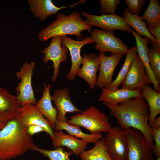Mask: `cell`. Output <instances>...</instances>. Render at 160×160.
I'll return each instance as SVG.
<instances>
[{
	"label": "cell",
	"instance_id": "484cf974",
	"mask_svg": "<svg viewBox=\"0 0 160 160\" xmlns=\"http://www.w3.org/2000/svg\"><path fill=\"white\" fill-rule=\"evenodd\" d=\"M137 54L136 47H133L129 49L126 54L124 63L117 77L109 85L105 88L111 90L118 89L119 87L122 84L126 78Z\"/></svg>",
	"mask_w": 160,
	"mask_h": 160
},
{
	"label": "cell",
	"instance_id": "ffe728a7",
	"mask_svg": "<svg viewBox=\"0 0 160 160\" xmlns=\"http://www.w3.org/2000/svg\"><path fill=\"white\" fill-rule=\"evenodd\" d=\"M102 92L98 99L103 102L115 105L129 100L142 96L140 90H134L121 88L111 90L106 88L102 89Z\"/></svg>",
	"mask_w": 160,
	"mask_h": 160
},
{
	"label": "cell",
	"instance_id": "6da1fadb",
	"mask_svg": "<svg viewBox=\"0 0 160 160\" xmlns=\"http://www.w3.org/2000/svg\"><path fill=\"white\" fill-rule=\"evenodd\" d=\"M103 103L109 109L110 116L116 119L120 128L124 130L132 128L140 131L152 150L154 144L153 134L148 124L149 108L143 97L115 105L104 102Z\"/></svg>",
	"mask_w": 160,
	"mask_h": 160
},
{
	"label": "cell",
	"instance_id": "30bf717a",
	"mask_svg": "<svg viewBox=\"0 0 160 160\" xmlns=\"http://www.w3.org/2000/svg\"><path fill=\"white\" fill-rule=\"evenodd\" d=\"M16 117L23 126L26 127L33 125L40 126L45 129L51 140L54 138V131L50 123L34 104L28 103L20 106Z\"/></svg>",
	"mask_w": 160,
	"mask_h": 160
},
{
	"label": "cell",
	"instance_id": "f546056e",
	"mask_svg": "<svg viewBox=\"0 0 160 160\" xmlns=\"http://www.w3.org/2000/svg\"><path fill=\"white\" fill-rule=\"evenodd\" d=\"M31 151H35L40 153L49 160H71L69 156L73 153L71 151H67L62 147H58L53 150H46L39 148L36 145L33 147Z\"/></svg>",
	"mask_w": 160,
	"mask_h": 160
},
{
	"label": "cell",
	"instance_id": "9c48e42d",
	"mask_svg": "<svg viewBox=\"0 0 160 160\" xmlns=\"http://www.w3.org/2000/svg\"><path fill=\"white\" fill-rule=\"evenodd\" d=\"M81 14L86 18L84 20L86 24L91 27H98L105 31H113L118 30L129 32L132 29L126 23L123 17L116 13L95 15L82 11Z\"/></svg>",
	"mask_w": 160,
	"mask_h": 160
},
{
	"label": "cell",
	"instance_id": "8992f818",
	"mask_svg": "<svg viewBox=\"0 0 160 160\" xmlns=\"http://www.w3.org/2000/svg\"><path fill=\"white\" fill-rule=\"evenodd\" d=\"M35 63H24L20 71L15 75L20 82L16 88V97L21 106L28 103L36 104L37 103L32 84V76L35 68Z\"/></svg>",
	"mask_w": 160,
	"mask_h": 160
},
{
	"label": "cell",
	"instance_id": "d590c367",
	"mask_svg": "<svg viewBox=\"0 0 160 160\" xmlns=\"http://www.w3.org/2000/svg\"><path fill=\"white\" fill-rule=\"evenodd\" d=\"M8 121L0 113V131L6 125Z\"/></svg>",
	"mask_w": 160,
	"mask_h": 160
},
{
	"label": "cell",
	"instance_id": "e575fe53",
	"mask_svg": "<svg viewBox=\"0 0 160 160\" xmlns=\"http://www.w3.org/2000/svg\"><path fill=\"white\" fill-rule=\"evenodd\" d=\"M148 29L156 39L158 45L160 46V21L155 27Z\"/></svg>",
	"mask_w": 160,
	"mask_h": 160
},
{
	"label": "cell",
	"instance_id": "8d00e7d4",
	"mask_svg": "<svg viewBox=\"0 0 160 160\" xmlns=\"http://www.w3.org/2000/svg\"><path fill=\"white\" fill-rule=\"evenodd\" d=\"M156 160H160V157L156 158Z\"/></svg>",
	"mask_w": 160,
	"mask_h": 160
},
{
	"label": "cell",
	"instance_id": "d6a6232c",
	"mask_svg": "<svg viewBox=\"0 0 160 160\" xmlns=\"http://www.w3.org/2000/svg\"><path fill=\"white\" fill-rule=\"evenodd\" d=\"M127 9L132 14L138 15L146 0H126Z\"/></svg>",
	"mask_w": 160,
	"mask_h": 160
},
{
	"label": "cell",
	"instance_id": "7a4b0ae2",
	"mask_svg": "<svg viewBox=\"0 0 160 160\" xmlns=\"http://www.w3.org/2000/svg\"><path fill=\"white\" fill-rule=\"evenodd\" d=\"M16 117L0 131V160H10L25 153L36 146Z\"/></svg>",
	"mask_w": 160,
	"mask_h": 160
},
{
	"label": "cell",
	"instance_id": "2e32d148",
	"mask_svg": "<svg viewBox=\"0 0 160 160\" xmlns=\"http://www.w3.org/2000/svg\"><path fill=\"white\" fill-rule=\"evenodd\" d=\"M52 98L57 112L56 119L66 121L68 120L65 116L67 113H81L82 111L76 107L72 102L67 87L61 89L55 90L52 96Z\"/></svg>",
	"mask_w": 160,
	"mask_h": 160
},
{
	"label": "cell",
	"instance_id": "9a60e30c",
	"mask_svg": "<svg viewBox=\"0 0 160 160\" xmlns=\"http://www.w3.org/2000/svg\"><path fill=\"white\" fill-rule=\"evenodd\" d=\"M86 0H81L78 2L68 6H56L51 0H28L30 9L36 17L39 18L42 21H45L49 16L56 15L59 11L62 9L72 8L78 4L85 3Z\"/></svg>",
	"mask_w": 160,
	"mask_h": 160
},
{
	"label": "cell",
	"instance_id": "277c9868",
	"mask_svg": "<svg viewBox=\"0 0 160 160\" xmlns=\"http://www.w3.org/2000/svg\"><path fill=\"white\" fill-rule=\"evenodd\" d=\"M70 118V119L67 120L69 124L81 127L92 134L107 133L112 127L105 113L93 106Z\"/></svg>",
	"mask_w": 160,
	"mask_h": 160
},
{
	"label": "cell",
	"instance_id": "52a82bcc",
	"mask_svg": "<svg viewBox=\"0 0 160 160\" xmlns=\"http://www.w3.org/2000/svg\"><path fill=\"white\" fill-rule=\"evenodd\" d=\"M90 35L96 43L95 49L100 52H109L122 55L126 54L129 49L127 45L115 36L113 31L95 29L92 31Z\"/></svg>",
	"mask_w": 160,
	"mask_h": 160
},
{
	"label": "cell",
	"instance_id": "4dcf8cb0",
	"mask_svg": "<svg viewBox=\"0 0 160 160\" xmlns=\"http://www.w3.org/2000/svg\"><path fill=\"white\" fill-rule=\"evenodd\" d=\"M150 127L155 142L152 151L157 158L160 157V116L155 119Z\"/></svg>",
	"mask_w": 160,
	"mask_h": 160
},
{
	"label": "cell",
	"instance_id": "5bb4252c",
	"mask_svg": "<svg viewBox=\"0 0 160 160\" xmlns=\"http://www.w3.org/2000/svg\"><path fill=\"white\" fill-rule=\"evenodd\" d=\"M122 57L121 55L113 54L110 56H107L105 53L99 52V72L96 82L97 86L102 89L107 87L111 84L115 70Z\"/></svg>",
	"mask_w": 160,
	"mask_h": 160
},
{
	"label": "cell",
	"instance_id": "1f68e13d",
	"mask_svg": "<svg viewBox=\"0 0 160 160\" xmlns=\"http://www.w3.org/2000/svg\"><path fill=\"white\" fill-rule=\"evenodd\" d=\"M120 3V0H100L101 14L108 15L116 14V8Z\"/></svg>",
	"mask_w": 160,
	"mask_h": 160
},
{
	"label": "cell",
	"instance_id": "8fae6325",
	"mask_svg": "<svg viewBox=\"0 0 160 160\" xmlns=\"http://www.w3.org/2000/svg\"><path fill=\"white\" fill-rule=\"evenodd\" d=\"M62 36H56L52 38V41L48 46L40 51L44 54L43 61L47 63L49 61H52L54 69L52 77L53 82H54L59 73L60 64L65 62L67 59L68 50L62 44Z\"/></svg>",
	"mask_w": 160,
	"mask_h": 160
},
{
	"label": "cell",
	"instance_id": "d6986e66",
	"mask_svg": "<svg viewBox=\"0 0 160 160\" xmlns=\"http://www.w3.org/2000/svg\"><path fill=\"white\" fill-rule=\"evenodd\" d=\"M54 138L52 144L54 148L58 147L65 146L76 156L80 155L87 148L88 143L69 134L64 133L63 130L54 131Z\"/></svg>",
	"mask_w": 160,
	"mask_h": 160
},
{
	"label": "cell",
	"instance_id": "d4e9b609",
	"mask_svg": "<svg viewBox=\"0 0 160 160\" xmlns=\"http://www.w3.org/2000/svg\"><path fill=\"white\" fill-rule=\"evenodd\" d=\"M122 15L127 25L132 27L138 35L148 38L152 42V44H158L156 39L149 31L146 23L141 17L132 14L126 8L124 9Z\"/></svg>",
	"mask_w": 160,
	"mask_h": 160
},
{
	"label": "cell",
	"instance_id": "7402d4cb",
	"mask_svg": "<svg viewBox=\"0 0 160 160\" xmlns=\"http://www.w3.org/2000/svg\"><path fill=\"white\" fill-rule=\"evenodd\" d=\"M44 88L42 96L35 104V106L49 121L53 129L55 126L57 112L52 103V96L50 93L51 84H49L47 86L44 83Z\"/></svg>",
	"mask_w": 160,
	"mask_h": 160
},
{
	"label": "cell",
	"instance_id": "44dd1931",
	"mask_svg": "<svg viewBox=\"0 0 160 160\" xmlns=\"http://www.w3.org/2000/svg\"><path fill=\"white\" fill-rule=\"evenodd\" d=\"M20 106L16 96L0 87V113L8 121L16 117Z\"/></svg>",
	"mask_w": 160,
	"mask_h": 160
},
{
	"label": "cell",
	"instance_id": "7c38bea8",
	"mask_svg": "<svg viewBox=\"0 0 160 160\" xmlns=\"http://www.w3.org/2000/svg\"><path fill=\"white\" fill-rule=\"evenodd\" d=\"M142 61L137 54L123 83L122 89L140 90L146 85L152 84L145 71Z\"/></svg>",
	"mask_w": 160,
	"mask_h": 160
},
{
	"label": "cell",
	"instance_id": "836d02e7",
	"mask_svg": "<svg viewBox=\"0 0 160 160\" xmlns=\"http://www.w3.org/2000/svg\"><path fill=\"white\" fill-rule=\"evenodd\" d=\"M26 131L30 135L32 136L34 134L42 132L46 133L45 129L40 126L37 125H30L27 127Z\"/></svg>",
	"mask_w": 160,
	"mask_h": 160
},
{
	"label": "cell",
	"instance_id": "5b68a950",
	"mask_svg": "<svg viewBox=\"0 0 160 160\" xmlns=\"http://www.w3.org/2000/svg\"><path fill=\"white\" fill-rule=\"evenodd\" d=\"M125 130L128 139L126 160H153L152 150L141 132L132 128Z\"/></svg>",
	"mask_w": 160,
	"mask_h": 160
},
{
	"label": "cell",
	"instance_id": "83f0119b",
	"mask_svg": "<svg viewBox=\"0 0 160 160\" xmlns=\"http://www.w3.org/2000/svg\"><path fill=\"white\" fill-rule=\"evenodd\" d=\"M147 21L148 28L155 27L160 21V6L156 0H151L142 16Z\"/></svg>",
	"mask_w": 160,
	"mask_h": 160
},
{
	"label": "cell",
	"instance_id": "3957f363",
	"mask_svg": "<svg viewBox=\"0 0 160 160\" xmlns=\"http://www.w3.org/2000/svg\"><path fill=\"white\" fill-rule=\"evenodd\" d=\"M91 29L92 27L86 24L82 20L79 12L74 10L68 15L59 12L57 14L56 20L42 29L38 37L43 42L55 37L67 35H74L78 39L82 40V31L86 30L90 33Z\"/></svg>",
	"mask_w": 160,
	"mask_h": 160
},
{
	"label": "cell",
	"instance_id": "f1b7e54d",
	"mask_svg": "<svg viewBox=\"0 0 160 160\" xmlns=\"http://www.w3.org/2000/svg\"><path fill=\"white\" fill-rule=\"evenodd\" d=\"M147 54L150 66L157 79L160 82V46L152 44L148 48Z\"/></svg>",
	"mask_w": 160,
	"mask_h": 160
},
{
	"label": "cell",
	"instance_id": "4316f807",
	"mask_svg": "<svg viewBox=\"0 0 160 160\" xmlns=\"http://www.w3.org/2000/svg\"><path fill=\"white\" fill-rule=\"evenodd\" d=\"M80 156L81 160H111L107 152L103 137L95 143L93 148L85 150Z\"/></svg>",
	"mask_w": 160,
	"mask_h": 160
},
{
	"label": "cell",
	"instance_id": "cb8c5ba5",
	"mask_svg": "<svg viewBox=\"0 0 160 160\" xmlns=\"http://www.w3.org/2000/svg\"><path fill=\"white\" fill-rule=\"evenodd\" d=\"M143 97L148 104L150 116L148 124L150 126L160 113V92L152 89L149 85L144 86L141 90Z\"/></svg>",
	"mask_w": 160,
	"mask_h": 160
},
{
	"label": "cell",
	"instance_id": "603a6c76",
	"mask_svg": "<svg viewBox=\"0 0 160 160\" xmlns=\"http://www.w3.org/2000/svg\"><path fill=\"white\" fill-rule=\"evenodd\" d=\"M67 120L62 121L56 119L55 126L53 129L56 131L65 130L68 134L77 138H81L88 143H95L103 137L101 133L96 134L84 133L82 132L79 126L70 124L67 122Z\"/></svg>",
	"mask_w": 160,
	"mask_h": 160
},
{
	"label": "cell",
	"instance_id": "ac0fdd59",
	"mask_svg": "<svg viewBox=\"0 0 160 160\" xmlns=\"http://www.w3.org/2000/svg\"><path fill=\"white\" fill-rule=\"evenodd\" d=\"M134 36L136 42L137 54L142 61L145 67V73L148 76L152 84L153 85L154 89L160 92V82L156 79L152 70L149 63L147 51L148 44L150 43V40L145 37H142L132 29L131 31Z\"/></svg>",
	"mask_w": 160,
	"mask_h": 160
},
{
	"label": "cell",
	"instance_id": "4fadbf2b",
	"mask_svg": "<svg viewBox=\"0 0 160 160\" xmlns=\"http://www.w3.org/2000/svg\"><path fill=\"white\" fill-rule=\"evenodd\" d=\"M62 44L66 47L70 52L71 61V67L67 75V79L73 80L80 68L83 57L81 55V49L84 46L94 42L91 36H88L81 40H73L66 36H62Z\"/></svg>",
	"mask_w": 160,
	"mask_h": 160
},
{
	"label": "cell",
	"instance_id": "e0dca14e",
	"mask_svg": "<svg viewBox=\"0 0 160 160\" xmlns=\"http://www.w3.org/2000/svg\"><path fill=\"white\" fill-rule=\"evenodd\" d=\"M82 65L78 71L77 75L84 79L92 89L96 85L97 74L98 70L99 60L95 53H90L83 55Z\"/></svg>",
	"mask_w": 160,
	"mask_h": 160
},
{
	"label": "cell",
	"instance_id": "ba28073f",
	"mask_svg": "<svg viewBox=\"0 0 160 160\" xmlns=\"http://www.w3.org/2000/svg\"><path fill=\"white\" fill-rule=\"evenodd\" d=\"M104 143L111 160H126L128 139L125 130L114 126L104 137Z\"/></svg>",
	"mask_w": 160,
	"mask_h": 160
}]
</instances>
